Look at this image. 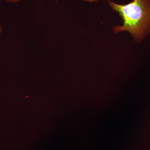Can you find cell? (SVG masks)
<instances>
[{
  "label": "cell",
  "instance_id": "6da1fadb",
  "mask_svg": "<svg viewBox=\"0 0 150 150\" xmlns=\"http://www.w3.org/2000/svg\"><path fill=\"white\" fill-rule=\"evenodd\" d=\"M108 1L112 10L123 20V25L112 27L114 33L127 31L137 43H141L150 33V0H133L123 5Z\"/></svg>",
  "mask_w": 150,
  "mask_h": 150
},
{
  "label": "cell",
  "instance_id": "7a4b0ae2",
  "mask_svg": "<svg viewBox=\"0 0 150 150\" xmlns=\"http://www.w3.org/2000/svg\"><path fill=\"white\" fill-rule=\"evenodd\" d=\"M9 2H13L14 3L18 2L20 0H6Z\"/></svg>",
  "mask_w": 150,
  "mask_h": 150
},
{
  "label": "cell",
  "instance_id": "3957f363",
  "mask_svg": "<svg viewBox=\"0 0 150 150\" xmlns=\"http://www.w3.org/2000/svg\"><path fill=\"white\" fill-rule=\"evenodd\" d=\"M85 1L88 2H95L98 1V0H83Z\"/></svg>",
  "mask_w": 150,
  "mask_h": 150
},
{
  "label": "cell",
  "instance_id": "277c9868",
  "mask_svg": "<svg viewBox=\"0 0 150 150\" xmlns=\"http://www.w3.org/2000/svg\"><path fill=\"white\" fill-rule=\"evenodd\" d=\"M1 31H2L1 27V25H0V33H1Z\"/></svg>",
  "mask_w": 150,
  "mask_h": 150
}]
</instances>
